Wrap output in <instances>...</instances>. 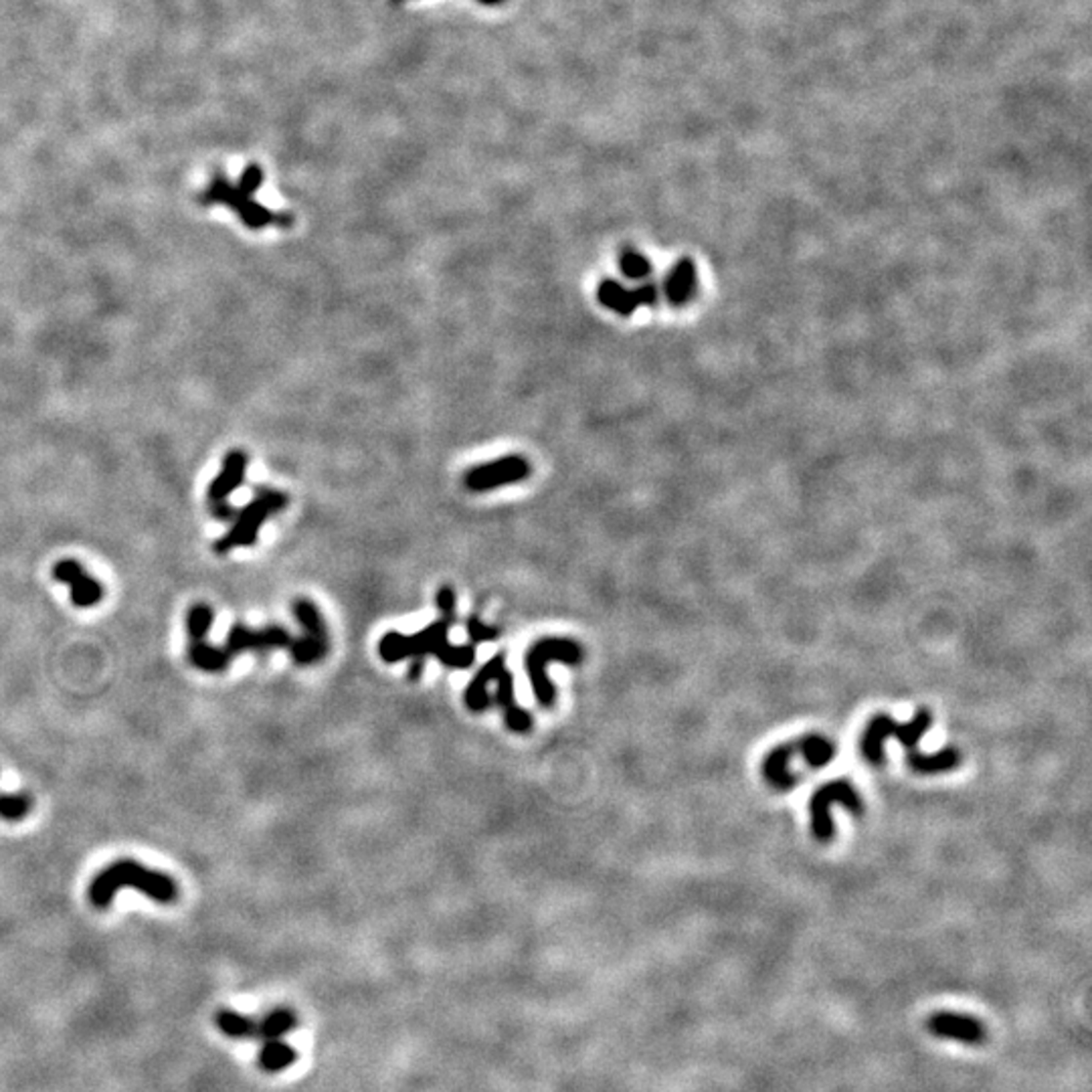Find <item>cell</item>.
<instances>
[{
    "label": "cell",
    "instance_id": "obj_1",
    "mask_svg": "<svg viewBox=\"0 0 1092 1092\" xmlns=\"http://www.w3.org/2000/svg\"><path fill=\"white\" fill-rule=\"evenodd\" d=\"M933 725V714L927 708H921L910 723L903 725L893 721V718L886 716V714H878L874 716L870 725L866 727L864 735H861L860 740V751L861 757H864L870 765H882L884 763V742L895 736L903 742V746L906 749V763L912 771L916 773H923V775H933V773H943V771H951L959 765V751L957 749H943L935 755H925L918 751V742L927 735V731Z\"/></svg>",
    "mask_w": 1092,
    "mask_h": 1092
},
{
    "label": "cell",
    "instance_id": "obj_2",
    "mask_svg": "<svg viewBox=\"0 0 1092 1092\" xmlns=\"http://www.w3.org/2000/svg\"><path fill=\"white\" fill-rule=\"evenodd\" d=\"M264 179L266 175L260 164L245 166L237 185L229 181L223 172H215L209 187L198 194V203L203 207H213V205L229 207L247 229H251V231H260V229H266L268 225L273 223L281 227H290L294 221L292 215L287 213L277 215L253 198V194L262 189Z\"/></svg>",
    "mask_w": 1092,
    "mask_h": 1092
},
{
    "label": "cell",
    "instance_id": "obj_3",
    "mask_svg": "<svg viewBox=\"0 0 1092 1092\" xmlns=\"http://www.w3.org/2000/svg\"><path fill=\"white\" fill-rule=\"evenodd\" d=\"M451 623L443 617L436 623L427 625L415 636H403L399 631H389L379 642V653L387 664L400 662L407 657H423L436 655L440 662L447 668L455 670H468L476 662V648L474 644L468 646H453L447 642V631Z\"/></svg>",
    "mask_w": 1092,
    "mask_h": 1092
},
{
    "label": "cell",
    "instance_id": "obj_4",
    "mask_svg": "<svg viewBox=\"0 0 1092 1092\" xmlns=\"http://www.w3.org/2000/svg\"><path fill=\"white\" fill-rule=\"evenodd\" d=\"M124 886L136 888L138 893L160 904H172L179 899V884L172 876L150 870L134 860H118L92 880L88 890L90 903L96 908H107Z\"/></svg>",
    "mask_w": 1092,
    "mask_h": 1092
},
{
    "label": "cell",
    "instance_id": "obj_5",
    "mask_svg": "<svg viewBox=\"0 0 1092 1092\" xmlns=\"http://www.w3.org/2000/svg\"><path fill=\"white\" fill-rule=\"evenodd\" d=\"M285 508H287V496L283 492L273 490V487L268 485L257 487L255 498L245 508L237 510L231 528H229V532L213 544V551L217 555H227L235 549H243V546H253L257 542V536H260L262 526L272 519L273 514Z\"/></svg>",
    "mask_w": 1092,
    "mask_h": 1092
},
{
    "label": "cell",
    "instance_id": "obj_6",
    "mask_svg": "<svg viewBox=\"0 0 1092 1092\" xmlns=\"http://www.w3.org/2000/svg\"><path fill=\"white\" fill-rule=\"evenodd\" d=\"M565 662L570 666H577L583 659V650L577 642L565 640V638H544L532 644L526 653L525 666L530 676V684L534 690V696L540 706L551 708L557 700V690L546 676V666L549 662Z\"/></svg>",
    "mask_w": 1092,
    "mask_h": 1092
},
{
    "label": "cell",
    "instance_id": "obj_7",
    "mask_svg": "<svg viewBox=\"0 0 1092 1092\" xmlns=\"http://www.w3.org/2000/svg\"><path fill=\"white\" fill-rule=\"evenodd\" d=\"M294 617L296 621L304 627L306 634L298 640H292L290 644V653L294 657V662L298 666H310L314 662H320V659L328 653L330 642H328V629L324 623V617L320 613V609L315 608V603H312L310 599H296L294 601Z\"/></svg>",
    "mask_w": 1092,
    "mask_h": 1092
},
{
    "label": "cell",
    "instance_id": "obj_8",
    "mask_svg": "<svg viewBox=\"0 0 1092 1092\" xmlns=\"http://www.w3.org/2000/svg\"><path fill=\"white\" fill-rule=\"evenodd\" d=\"M836 803H840V806H844L848 812L856 816L861 812V799L850 781L838 779L819 787L810 801L812 831L819 842H829L833 838V833H836L829 812V808L836 806Z\"/></svg>",
    "mask_w": 1092,
    "mask_h": 1092
},
{
    "label": "cell",
    "instance_id": "obj_9",
    "mask_svg": "<svg viewBox=\"0 0 1092 1092\" xmlns=\"http://www.w3.org/2000/svg\"><path fill=\"white\" fill-rule=\"evenodd\" d=\"M530 474H532V466H530L528 459L523 457V455L512 453V455L492 459V462H485V464L470 468L464 474V485L468 487L470 492L483 494V492L498 490V487H504V485L521 483V482L528 480Z\"/></svg>",
    "mask_w": 1092,
    "mask_h": 1092
},
{
    "label": "cell",
    "instance_id": "obj_10",
    "mask_svg": "<svg viewBox=\"0 0 1092 1092\" xmlns=\"http://www.w3.org/2000/svg\"><path fill=\"white\" fill-rule=\"evenodd\" d=\"M53 579L63 583L69 589L71 603L79 609H90L102 603L105 591L104 585L83 568L81 563L73 559H63L53 565Z\"/></svg>",
    "mask_w": 1092,
    "mask_h": 1092
},
{
    "label": "cell",
    "instance_id": "obj_11",
    "mask_svg": "<svg viewBox=\"0 0 1092 1092\" xmlns=\"http://www.w3.org/2000/svg\"><path fill=\"white\" fill-rule=\"evenodd\" d=\"M290 631L281 625H270L264 629H251L243 623H233L227 634L225 651L235 657L243 651H264L270 648H290Z\"/></svg>",
    "mask_w": 1092,
    "mask_h": 1092
},
{
    "label": "cell",
    "instance_id": "obj_12",
    "mask_svg": "<svg viewBox=\"0 0 1092 1092\" xmlns=\"http://www.w3.org/2000/svg\"><path fill=\"white\" fill-rule=\"evenodd\" d=\"M927 1029L937 1038L953 1040L965 1046H984L987 1042V1028L973 1016L957 1012H937L929 1018Z\"/></svg>",
    "mask_w": 1092,
    "mask_h": 1092
},
{
    "label": "cell",
    "instance_id": "obj_13",
    "mask_svg": "<svg viewBox=\"0 0 1092 1092\" xmlns=\"http://www.w3.org/2000/svg\"><path fill=\"white\" fill-rule=\"evenodd\" d=\"M659 290L653 283H644L636 290H629L617 279H603L597 287V300L603 308H608L619 315H631L640 306H653L657 302Z\"/></svg>",
    "mask_w": 1092,
    "mask_h": 1092
},
{
    "label": "cell",
    "instance_id": "obj_14",
    "mask_svg": "<svg viewBox=\"0 0 1092 1092\" xmlns=\"http://www.w3.org/2000/svg\"><path fill=\"white\" fill-rule=\"evenodd\" d=\"M247 466H249V455L243 449L227 451V455L223 457L221 472L213 478L207 490V502L209 504L223 502L229 500V496L233 492H237L241 483L245 482Z\"/></svg>",
    "mask_w": 1092,
    "mask_h": 1092
},
{
    "label": "cell",
    "instance_id": "obj_15",
    "mask_svg": "<svg viewBox=\"0 0 1092 1092\" xmlns=\"http://www.w3.org/2000/svg\"><path fill=\"white\" fill-rule=\"evenodd\" d=\"M504 662H506L504 653H498V655L487 659V662L482 666V670L474 676V680L466 688V696H464L466 706L470 710L482 712V710L492 706V698H490V694H487V684L500 676V672L504 670Z\"/></svg>",
    "mask_w": 1092,
    "mask_h": 1092
},
{
    "label": "cell",
    "instance_id": "obj_16",
    "mask_svg": "<svg viewBox=\"0 0 1092 1092\" xmlns=\"http://www.w3.org/2000/svg\"><path fill=\"white\" fill-rule=\"evenodd\" d=\"M696 292V268L690 257L682 260L670 270L664 281V294L672 306H684L694 298Z\"/></svg>",
    "mask_w": 1092,
    "mask_h": 1092
},
{
    "label": "cell",
    "instance_id": "obj_17",
    "mask_svg": "<svg viewBox=\"0 0 1092 1092\" xmlns=\"http://www.w3.org/2000/svg\"><path fill=\"white\" fill-rule=\"evenodd\" d=\"M795 753H797L795 744H779V746H775V749L765 757L763 775H765V779L769 781V785H773L775 789H779V791H789L791 787H795L797 777L789 769V761Z\"/></svg>",
    "mask_w": 1092,
    "mask_h": 1092
},
{
    "label": "cell",
    "instance_id": "obj_18",
    "mask_svg": "<svg viewBox=\"0 0 1092 1092\" xmlns=\"http://www.w3.org/2000/svg\"><path fill=\"white\" fill-rule=\"evenodd\" d=\"M189 659L196 670H203L209 674H217L227 670L231 655L225 651V648L211 646L207 640L189 642Z\"/></svg>",
    "mask_w": 1092,
    "mask_h": 1092
},
{
    "label": "cell",
    "instance_id": "obj_19",
    "mask_svg": "<svg viewBox=\"0 0 1092 1092\" xmlns=\"http://www.w3.org/2000/svg\"><path fill=\"white\" fill-rule=\"evenodd\" d=\"M795 749L803 757V761H806L812 769H821L833 757H836V746L831 744V740H827L825 736H819V735L803 736L795 744Z\"/></svg>",
    "mask_w": 1092,
    "mask_h": 1092
},
{
    "label": "cell",
    "instance_id": "obj_20",
    "mask_svg": "<svg viewBox=\"0 0 1092 1092\" xmlns=\"http://www.w3.org/2000/svg\"><path fill=\"white\" fill-rule=\"evenodd\" d=\"M260 1062L266 1071L281 1072L296 1062V1050L290 1044H285L281 1038L266 1040L260 1054Z\"/></svg>",
    "mask_w": 1092,
    "mask_h": 1092
},
{
    "label": "cell",
    "instance_id": "obj_21",
    "mask_svg": "<svg viewBox=\"0 0 1092 1092\" xmlns=\"http://www.w3.org/2000/svg\"><path fill=\"white\" fill-rule=\"evenodd\" d=\"M298 1024V1018L290 1010H273L262 1024H257V1036L273 1040L285 1036L287 1031H292Z\"/></svg>",
    "mask_w": 1092,
    "mask_h": 1092
},
{
    "label": "cell",
    "instance_id": "obj_22",
    "mask_svg": "<svg viewBox=\"0 0 1092 1092\" xmlns=\"http://www.w3.org/2000/svg\"><path fill=\"white\" fill-rule=\"evenodd\" d=\"M215 621V611L207 603H196L187 613V634L189 642L207 640L209 629Z\"/></svg>",
    "mask_w": 1092,
    "mask_h": 1092
},
{
    "label": "cell",
    "instance_id": "obj_23",
    "mask_svg": "<svg viewBox=\"0 0 1092 1092\" xmlns=\"http://www.w3.org/2000/svg\"><path fill=\"white\" fill-rule=\"evenodd\" d=\"M617 266H619V272H621L627 279H634V281L646 279V277L651 273V264H650L648 257L642 255L640 251H636V249H631V247L623 249V251L619 253V262H617Z\"/></svg>",
    "mask_w": 1092,
    "mask_h": 1092
},
{
    "label": "cell",
    "instance_id": "obj_24",
    "mask_svg": "<svg viewBox=\"0 0 1092 1092\" xmlns=\"http://www.w3.org/2000/svg\"><path fill=\"white\" fill-rule=\"evenodd\" d=\"M33 799L26 793H5L0 795V819L21 821L31 814Z\"/></svg>",
    "mask_w": 1092,
    "mask_h": 1092
},
{
    "label": "cell",
    "instance_id": "obj_25",
    "mask_svg": "<svg viewBox=\"0 0 1092 1092\" xmlns=\"http://www.w3.org/2000/svg\"><path fill=\"white\" fill-rule=\"evenodd\" d=\"M219 1026L223 1028V1031H227L229 1036L233 1038H257V1024L247 1016L235 1012H223L219 1016Z\"/></svg>",
    "mask_w": 1092,
    "mask_h": 1092
},
{
    "label": "cell",
    "instance_id": "obj_26",
    "mask_svg": "<svg viewBox=\"0 0 1092 1092\" xmlns=\"http://www.w3.org/2000/svg\"><path fill=\"white\" fill-rule=\"evenodd\" d=\"M498 682V690H496V698L494 702L502 708V710H510L516 706V698H514V676L506 670L500 672V676L496 678Z\"/></svg>",
    "mask_w": 1092,
    "mask_h": 1092
},
{
    "label": "cell",
    "instance_id": "obj_27",
    "mask_svg": "<svg viewBox=\"0 0 1092 1092\" xmlns=\"http://www.w3.org/2000/svg\"><path fill=\"white\" fill-rule=\"evenodd\" d=\"M468 634L472 644H483V642H494L500 638V629L492 627V625H485L482 619H478L476 615H472L468 619Z\"/></svg>",
    "mask_w": 1092,
    "mask_h": 1092
},
{
    "label": "cell",
    "instance_id": "obj_28",
    "mask_svg": "<svg viewBox=\"0 0 1092 1092\" xmlns=\"http://www.w3.org/2000/svg\"><path fill=\"white\" fill-rule=\"evenodd\" d=\"M504 723L512 733H528L532 729V716L516 704L514 708L504 710Z\"/></svg>",
    "mask_w": 1092,
    "mask_h": 1092
},
{
    "label": "cell",
    "instance_id": "obj_29",
    "mask_svg": "<svg viewBox=\"0 0 1092 1092\" xmlns=\"http://www.w3.org/2000/svg\"><path fill=\"white\" fill-rule=\"evenodd\" d=\"M438 608L445 621L453 625L455 621V591L451 587H441L438 591Z\"/></svg>",
    "mask_w": 1092,
    "mask_h": 1092
},
{
    "label": "cell",
    "instance_id": "obj_30",
    "mask_svg": "<svg viewBox=\"0 0 1092 1092\" xmlns=\"http://www.w3.org/2000/svg\"><path fill=\"white\" fill-rule=\"evenodd\" d=\"M209 512H211L213 519L219 521V523H233V519L237 516V508L229 500L209 504Z\"/></svg>",
    "mask_w": 1092,
    "mask_h": 1092
},
{
    "label": "cell",
    "instance_id": "obj_31",
    "mask_svg": "<svg viewBox=\"0 0 1092 1092\" xmlns=\"http://www.w3.org/2000/svg\"><path fill=\"white\" fill-rule=\"evenodd\" d=\"M423 666H425V659H423V657H415V659H413V664H411V668H409V680H411V682H417V680L421 678Z\"/></svg>",
    "mask_w": 1092,
    "mask_h": 1092
},
{
    "label": "cell",
    "instance_id": "obj_32",
    "mask_svg": "<svg viewBox=\"0 0 1092 1092\" xmlns=\"http://www.w3.org/2000/svg\"><path fill=\"white\" fill-rule=\"evenodd\" d=\"M478 3L485 5V7H498V5L504 3V0H478Z\"/></svg>",
    "mask_w": 1092,
    "mask_h": 1092
},
{
    "label": "cell",
    "instance_id": "obj_33",
    "mask_svg": "<svg viewBox=\"0 0 1092 1092\" xmlns=\"http://www.w3.org/2000/svg\"><path fill=\"white\" fill-rule=\"evenodd\" d=\"M399 3H400V0H399Z\"/></svg>",
    "mask_w": 1092,
    "mask_h": 1092
}]
</instances>
